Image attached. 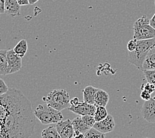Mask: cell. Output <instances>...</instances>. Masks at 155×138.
Here are the masks:
<instances>
[{
	"instance_id": "cell-1",
	"label": "cell",
	"mask_w": 155,
	"mask_h": 138,
	"mask_svg": "<svg viewBox=\"0 0 155 138\" xmlns=\"http://www.w3.org/2000/svg\"><path fill=\"white\" fill-rule=\"evenodd\" d=\"M9 90V112L0 122V138H27L33 133L36 125L32 104L20 90Z\"/></svg>"
},
{
	"instance_id": "cell-2",
	"label": "cell",
	"mask_w": 155,
	"mask_h": 138,
	"mask_svg": "<svg viewBox=\"0 0 155 138\" xmlns=\"http://www.w3.org/2000/svg\"><path fill=\"white\" fill-rule=\"evenodd\" d=\"M155 46V38L152 39L137 41L135 51L129 52V62L142 70L143 65L148 52Z\"/></svg>"
},
{
	"instance_id": "cell-3",
	"label": "cell",
	"mask_w": 155,
	"mask_h": 138,
	"mask_svg": "<svg viewBox=\"0 0 155 138\" xmlns=\"http://www.w3.org/2000/svg\"><path fill=\"white\" fill-rule=\"evenodd\" d=\"M34 113L35 117L43 125L57 123L63 120L61 112L56 110L47 103L38 105Z\"/></svg>"
},
{
	"instance_id": "cell-4",
	"label": "cell",
	"mask_w": 155,
	"mask_h": 138,
	"mask_svg": "<svg viewBox=\"0 0 155 138\" xmlns=\"http://www.w3.org/2000/svg\"><path fill=\"white\" fill-rule=\"evenodd\" d=\"M43 100L51 107L61 112L70 105L69 93L64 89L52 90L47 96L43 97Z\"/></svg>"
},
{
	"instance_id": "cell-5",
	"label": "cell",
	"mask_w": 155,
	"mask_h": 138,
	"mask_svg": "<svg viewBox=\"0 0 155 138\" xmlns=\"http://www.w3.org/2000/svg\"><path fill=\"white\" fill-rule=\"evenodd\" d=\"M133 39L137 41L152 39L155 38V29L150 26V19L143 15L133 25Z\"/></svg>"
},
{
	"instance_id": "cell-6",
	"label": "cell",
	"mask_w": 155,
	"mask_h": 138,
	"mask_svg": "<svg viewBox=\"0 0 155 138\" xmlns=\"http://www.w3.org/2000/svg\"><path fill=\"white\" fill-rule=\"evenodd\" d=\"M96 106L87 103L86 102H80L78 104L75 106H70L68 109L73 112L74 114H78L79 116L85 115H91L94 116L95 112L96 111Z\"/></svg>"
},
{
	"instance_id": "cell-7",
	"label": "cell",
	"mask_w": 155,
	"mask_h": 138,
	"mask_svg": "<svg viewBox=\"0 0 155 138\" xmlns=\"http://www.w3.org/2000/svg\"><path fill=\"white\" fill-rule=\"evenodd\" d=\"M9 74L15 73L22 68V58L14 52L13 49L8 50Z\"/></svg>"
},
{
	"instance_id": "cell-8",
	"label": "cell",
	"mask_w": 155,
	"mask_h": 138,
	"mask_svg": "<svg viewBox=\"0 0 155 138\" xmlns=\"http://www.w3.org/2000/svg\"><path fill=\"white\" fill-rule=\"evenodd\" d=\"M56 128L61 138H74V130L72 126V121L68 119L56 123Z\"/></svg>"
},
{
	"instance_id": "cell-9",
	"label": "cell",
	"mask_w": 155,
	"mask_h": 138,
	"mask_svg": "<svg viewBox=\"0 0 155 138\" xmlns=\"http://www.w3.org/2000/svg\"><path fill=\"white\" fill-rule=\"evenodd\" d=\"M143 118L149 123H155V100L152 98L144 101L141 109Z\"/></svg>"
},
{
	"instance_id": "cell-10",
	"label": "cell",
	"mask_w": 155,
	"mask_h": 138,
	"mask_svg": "<svg viewBox=\"0 0 155 138\" xmlns=\"http://www.w3.org/2000/svg\"><path fill=\"white\" fill-rule=\"evenodd\" d=\"M115 127V122L114 117L111 114H108L107 117L104 120L99 122H96L94 128L104 134L110 133L114 130Z\"/></svg>"
},
{
	"instance_id": "cell-11",
	"label": "cell",
	"mask_w": 155,
	"mask_h": 138,
	"mask_svg": "<svg viewBox=\"0 0 155 138\" xmlns=\"http://www.w3.org/2000/svg\"><path fill=\"white\" fill-rule=\"evenodd\" d=\"M5 14L12 17H17L21 14V6L17 0H5Z\"/></svg>"
},
{
	"instance_id": "cell-12",
	"label": "cell",
	"mask_w": 155,
	"mask_h": 138,
	"mask_svg": "<svg viewBox=\"0 0 155 138\" xmlns=\"http://www.w3.org/2000/svg\"><path fill=\"white\" fill-rule=\"evenodd\" d=\"M109 101H110V95L102 89H98L95 95L94 102L96 106H104L106 107Z\"/></svg>"
},
{
	"instance_id": "cell-13",
	"label": "cell",
	"mask_w": 155,
	"mask_h": 138,
	"mask_svg": "<svg viewBox=\"0 0 155 138\" xmlns=\"http://www.w3.org/2000/svg\"><path fill=\"white\" fill-rule=\"evenodd\" d=\"M72 126L74 130L75 134L74 135H78L79 133H85L87 132L90 129H91L89 126H87L85 122L83 121L81 117H77L75 119L72 120Z\"/></svg>"
},
{
	"instance_id": "cell-14",
	"label": "cell",
	"mask_w": 155,
	"mask_h": 138,
	"mask_svg": "<svg viewBox=\"0 0 155 138\" xmlns=\"http://www.w3.org/2000/svg\"><path fill=\"white\" fill-rule=\"evenodd\" d=\"M9 74L8 50L0 49V75L4 76Z\"/></svg>"
},
{
	"instance_id": "cell-15",
	"label": "cell",
	"mask_w": 155,
	"mask_h": 138,
	"mask_svg": "<svg viewBox=\"0 0 155 138\" xmlns=\"http://www.w3.org/2000/svg\"><path fill=\"white\" fill-rule=\"evenodd\" d=\"M155 70V46L148 52L143 65V70Z\"/></svg>"
},
{
	"instance_id": "cell-16",
	"label": "cell",
	"mask_w": 155,
	"mask_h": 138,
	"mask_svg": "<svg viewBox=\"0 0 155 138\" xmlns=\"http://www.w3.org/2000/svg\"><path fill=\"white\" fill-rule=\"evenodd\" d=\"M99 88H95L92 86H87L83 90L84 101L87 103L95 105L94 98L97 91Z\"/></svg>"
},
{
	"instance_id": "cell-17",
	"label": "cell",
	"mask_w": 155,
	"mask_h": 138,
	"mask_svg": "<svg viewBox=\"0 0 155 138\" xmlns=\"http://www.w3.org/2000/svg\"><path fill=\"white\" fill-rule=\"evenodd\" d=\"M28 50V44L27 41L25 39L21 40L18 43H17L15 47L13 48V51L16 54L23 58L25 55V54Z\"/></svg>"
},
{
	"instance_id": "cell-18",
	"label": "cell",
	"mask_w": 155,
	"mask_h": 138,
	"mask_svg": "<svg viewBox=\"0 0 155 138\" xmlns=\"http://www.w3.org/2000/svg\"><path fill=\"white\" fill-rule=\"evenodd\" d=\"M41 136L42 138H61L56 128V126H50L42 131Z\"/></svg>"
},
{
	"instance_id": "cell-19",
	"label": "cell",
	"mask_w": 155,
	"mask_h": 138,
	"mask_svg": "<svg viewBox=\"0 0 155 138\" xmlns=\"http://www.w3.org/2000/svg\"><path fill=\"white\" fill-rule=\"evenodd\" d=\"M96 111L94 116L96 122H99L107 118L108 113L106 107H104V106H96Z\"/></svg>"
},
{
	"instance_id": "cell-20",
	"label": "cell",
	"mask_w": 155,
	"mask_h": 138,
	"mask_svg": "<svg viewBox=\"0 0 155 138\" xmlns=\"http://www.w3.org/2000/svg\"><path fill=\"white\" fill-rule=\"evenodd\" d=\"M85 138H105V134L91 127L87 132L84 133Z\"/></svg>"
},
{
	"instance_id": "cell-21",
	"label": "cell",
	"mask_w": 155,
	"mask_h": 138,
	"mask_svg": "<svg viewBox=\"0 0 155 138\" xmlns=\"http://www.w3.org/2000/svg\"><path fill=\"white\" fill-rule=\"evenodd\" d=\"M143 72L147 80V82L152 84L154 86H155V70H143Z\"/></svg>"
},
{
	"instance_id": "cell-22",
	"label": "cell",
	"mask_w": 155,
	"mask_h": 138,
	"mask_svg": "<svg viewBox=\"0 0 155 138\" xmlns=\"http://www.w3.org/2000/svg\"><path fill=\"white\" fill-rule=\"evenodd\" d=\"M82 118L83 119V121L85 122L86 124L89 126L90 128L93 127L95 123H96V120H95L94 116H91V115H85V116H82Z\"/></svg>"
},
{
	"instance_id": "cell-23",
	"label": "cell",
	"mask_w": 155,
	"mask_h": 138,
	"mask_svg": "<svg viewBox=\"0 0 155 138\" xmlns=\"http://www.w3.org/2000/svg\"><path fill=\"white\" fill-rule=\"evenodd\" d=\"M141 90H144L150 94H153L155 92V86L153 84L147 82L146 84H143L141 87H140Z\"/></svg>"
},
{
	"instance_id": "cell-24",
	"label": "cell",
	"mask_w": 155,
	"mask_h": 138,
	"mask_svg": "<svg viewBox=\"0 0 155 138\" xmlns=\"http://www.w3.org/2000/svg\"><path fill=\"white\" fill-rule=\"evenodd\" d=\"M9 88L5 82V81L0 78V96L6 94L9 91Z\"/></svg>"
},
{
	"instance_id": "cell-25",
	"label": "cell",
	"mask_w": 155,
	"mask_h": 138,
	"mask_svg": "<svg viewBox=\"0 0 155 138\" xmlns=\"http://www.w3.org/2000/svg\"><path fill=\"white\" fill-rule=\"evenodd\" d=\"M137 47V41L134 39L131 41H129L127 43V46L129 52H133L134 51H135Z\"/></svg>"
},
{
	"instance_id": "cell-26",
	"label": "cell",
	"mask_w": 155,
	"mask_h": 138,
	"mask_svg": "<svg viewBox=\"0 0 155 138\" xmlns=\"http://www.w3.org/2000/svg\"><path fill=\"white\" fill-rule=\"evenodd\" d=\"M150 95H151V94L149 93L148 92H146L144 90H142L141 93H140V98L143 99V100L148 101L151 98Z\"/></svg>"
},
{
	"instance_id": "cell-27",
	"label": "cell",
	"mask_w": 155,
	"mask_h": 138,
	"mask_svg": "<svg viewBox=\"0 0 155 138\" xmlns=\"http://www.w3.org/2000/svg\"><path fill=\"white\" fill-rule=\"evenodd\" d=\"M5 0H0V14L5 13Z\"/></svg>"
},
{
	"instance_id": "cell-28",
	"label": "cell",
	"mask_w": 155,
	"mask_h": 138,
	"mask_svg": "<svg viewBox=\"0 0 155 138\" xmlns=\"http://www.w3.org/2000/svg\"><path fill=\"white\" fill-rule=\"evenodd\" d=\"M79 102H80L79 98L78 97H74L70 100V106H75L78 104Z\"/></svg>"
},
{
	"instance_id": "cell-29",
	"label": "cell",
	"mask_w": 155,
	"mask_h": 138,
	"mask_svg": "<svg viewBox=\"0 0 155 138\" xmlns=\"http://www.w3.org/2000/svg\"><path fill=\"white\" fill-rule=\"evenodd\" d=\"M17 1L20 6H25V5H29V0H17Z\"/></svg>"
},
{
	"instance_id": "cell-30",
	"label": "cell",
	"mask_w": 155,
	"mask_h": 138,
	"mask_svg": "<svg viewBox=\"0 0 155 138\" xmlns=\"http://www.w3.org/2000/svg\"><path fill=\"white\" fill-rule=\"evenodd\" d=\"M150 25L151 27L155 29V13L154 14V15L153 16L152 18L150 19Z\"/></svg>"
},
{
	"instance_id": "cell-31",
	"label": "cell",
	"mask_w": 155,
	"mask_h": 138,
	"mask_svg": "<svg viewBox=\"0 0 155 138\" xmlns=\"http://www.w3.org/2000/svg\"><path fill=\"white\" fill-rule=\"evenodd\" d=\"M74 138H85V136L84 133H79L78 135H74Z\"/></svg>"
},
{
	"instance_id": "cell-32",
	"label": "cell",
	"mask_w": 155,
	"mask_h": 138,
	"mask_svg": "<svg viewBox=\"0 0 155 138\" xmlns=\"http://www.w3.org/2000/svg\"><path fill=\"white\" fill-rule=\"evenodd\" d=\"M38 1H39V0H29V5H34L35 3H36Z\"/></svg>"
},
{
	"instance_id": "cell-33",
	"label": "cell",
	"mask_w": 155,
	"mask_h": 138,
	"mask_svg": "<svg viewBox=\"0 0 155 138\" xmlns=\"http://www.w3.org/2000/svg\"><path fill=\"white\" fill-rule=\"evenodd\" d=\"M153 98H154V100H155V94L154 95V96H153Z\"/></svg>"
},
{
	"instance_id": "cell-34",
	"label": "cell",
	"mask_w": 155,
	"mask_h": 138,
	"mask_svg": "<svg viewBox=\"0 0 155 138\" xmlns=\"http://www.w3.org/2000/svg\"><path fill=\"white\" fill-rule=\"evenodd\" d=\"M144 138H150V137H144Z\"/></svg>"
},
{
	"instance_id": "cell-35",
	"label": "cell",
	"mask_w": 155,
	"mask_h": 138,
	"mask_svg": "<svg viewBox=\"0 0 155 138\" xmlns=\"http://www.w3.org/2000/svg\"><path fill=\"white\" fill-rule=\"evenodd\" d=\"M154 5H155V0H154Z\"/></svg>"
}]
</instances>
